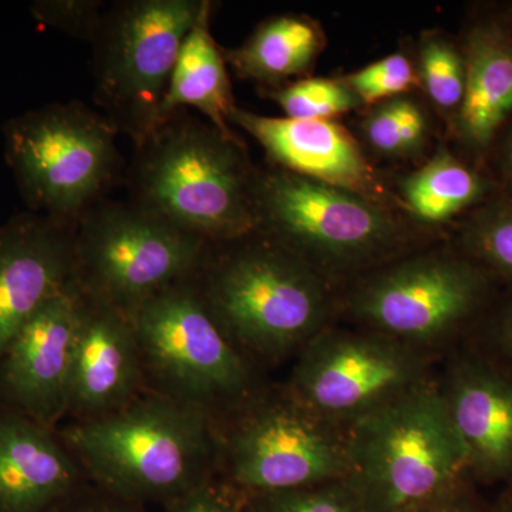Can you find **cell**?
Wrapping results in <instances>:
<instances>
[{"instance_id": "obj_1", "label": "cell", "mask_w": 512, "mask_h": 512, "mask_svg": "<svg viewBox=\"0 0 512 512\" xmlns=\"http://www.w3.org/2000/svg\"><path fill=\"white\" fill-rule=\"evenodd\" d=\"M89 483L146 505H167L220 473L211 417L144 392L119 412L57 429Z\"/></svg>"}, {"instance_id": "obj_2", "label": "cell", "mask_w": 512, "mask_h": 512, "mask_svg": "<svg viewBox=\"0 0 512 512\" xmlns=\"http://www.w3.org/2000/svg\"><path fill=\"white\" fill-rule=\"evenodd\" d=\"M251 235L211 244L192 282L229 342L259 370L298 355L328 328L332 303L328 281L311 266Z\"/></svg>"}, {"instance_id": "obj_3", "label": "cell", "mask_w": 512, "mask_h": 512, "mask_svg": "<svg viewBox=\"0 0 512 512\" xmlns=\"http://www.w3.org/2000/svg\"><path fill=\"white\" fill-rule=\"evenodd\" d=\"M241 141L175 111L136 144L131 202L174 227L224 244L258 228L255 177Z\"/></svg>"}, {"instance_id": "obj_4", "label": "cell", "mask_w": 512, "mask_h": 512, "mask_svg": "<svg viewBox=\"0 0 512 512\" xmlns=\"http://www.w3.org/2000/svg\"><path fill=\"white\" fill-rule=\"evenodd\" d=\"M348 434V481L366 512L416 510L471 481L437 373Z\"/></svg>"}, {"instance_id": "obj_5", "label": "cell", "mask_w": 512, "mask_h": 512, "mask_svg": "<svg viewBox=\"0 0 512 512\" xmlns=\"http://www.w3.org/2000/svg\"><path fill=\"white\" fill-rule=\"evenodd\" d=\"M131 320L148 392L218 421L265 386L212 318L192 278L157 293Z\"/></svg>"}, {"instance_id": "obj_6", "label": "cell", "mask_w": 512, "mask_h": 512, "mask_svg": "<svg viewBox=\"0 0 512 512\" xmlns=\"http://www.w3.org/2000/svg\"><path fill=\"white\" fill-rule=\"evenodd\" d=\"M3 133L20 192L49 220L76 227L120 177V131L79 101L28 111Z\"/></svg>"}, {"instance_id": "obj_7", "label": "cell", "mask_w": 512, "mask_h": 512, "mask_svg": "<svg viewBox=\"0 0 512 512\" xmlns=\"http://www.w3.org/2000/svg\"><path fill=\"white\" fill-rule=\"evenodd\" d=\"M215 424L220 474L242 493L348 480V429L322 419L284 386H262Z\"/></svg>"}, {"instance_id": "obj_8", "label": "cell", "mask_w": 512, "mask_h": 512, "mask_svg": "<svg viewBox=\"0 0 512 512\" xmlns=\"http://www.w3.org/2000/svg\"><path fill=\"white\" fill-rule=\"evenodd\" d=\"M210 245L131 201L103 200L74 229L73 282L133 318L157 293L197 274Z\"/></svg>"}, {"instance_id": "obj_9", "label": "cell", "mask_w": 512, "mask_h": 512, "mask_svg": "<svg viewBox=\"0 0 512 512\" xmlns=\"http://www.w3.org/2000/svg\"><path fill=\"white\" fill-rule=\"evenodd\" d=\"M258 228L328 281L379 264L400 244L383 205L355 192L278 170L255 177Z\"/></svg>"}, {"instance_id": "obj_10", "label": "cell", "mask_w": 512, "mask_h": 512, "mask_svg": "<svg viewBox=\"0 0 512 512\" xmlns=\"http://www.w3.org/2000/svg\"><path fill=\"white\" fill-rule=\"evenodd\" d=\"M208 0H127L104 12L93 45L94 100L138 144L161 106L185 37Z\"/></svg>"}, {"instance_id": "obj_11", "label": "cell", "mask_w": 512, "mask_h": 512, "mask_svg": "<svg viewBox=\"0 0 512 512\" xmlns=\"http://www.w3.org/2000/svg\"><path fill=\"white\" fill-rule=\"evenodd\" d=\"M439 357L372 330L329 325L296 355L284 387L322 419L349 429L433 379Z\"/></svg>"}, {"instance_id": "obj_12", "label": "cell", "mask_w": 512, "mask_h": 512, "mask_svg": "<svg viewBox=\"0 0 512 512\" xmlns=\"http://www.w3.org/2000/svg\"><path fill=\"white\" fill-rule=\"evenodd\" d=\"M488 289L487 272L471 259L419 256L367 278L348 309L362 329L440 356L483 309Z\"/></svg>"}, {"instance_id": "obj_13", "label": "cell", "mask_w": 512, "mask_h": 512, "mask_svg": "<svg viewBox=\"0 0 512 512\" xmlns=\"http://www.w3.org/2000/svg\"><path fill=\"white\" fill-rule=\"evenodd\" d=\"M474 484L512 481V367L478 342L451 348L437 372Z\"/></svg>"}, {"instance_id": "obj_14", "label": "cell", "mask_w": 512, "mask_h": 512, "mask_svg": "<svg viewBox=\"0 0 512 512\" xmlns=\"http://www.w3.org/2000/svg\"><path fill=\"white\" fill-rule=\"evenodd\" d=\"M77 318L79 289L72 278L30 318L0 357V406L57 430L67 417Z\"/></svg>"}, {"instance_id": "obj_15", "label": "cell", "mask_w": 512, "mask_h": 512, "mask_svg": "<svg viewBox=\"0 0 512 512\" xmlns=\"http://www.w3.org/2000/svg\"><path fill=\"white\" fill-rule=\"evenodd\" d=\"M144 392L146 376L133 320L79 289L67 417L72 421L101 419L119 412Z\"/></svg>"}, {"instance_id": "obj_16", "label": "cell", "mask_w": 512, "mask_h": 512, "mask_svg": "<svg viewBox=\"0 0 512 512\" xmlns=\"http://www.w3.org/2000/svg\"><path fill=\"white\" fill-rule=\"evenodd\" d=\"M229 124L247 131L268 157L301 177L355 192L383 205L390 194L355 138L332 120H295L235 109Z\"/></svg>"}, {"instance_id": "obj_17", "label": "cell", "mask_w": 512, "mask_h": 512, "mask_svg": "<svg viewBox=\"0 0 512 512\" xmlns=\"http://www.w3.org/2000/svg\"><path fill=\"white\" fill-rule=\"evenodd\" d=\"M74 229L39 214L0 225V357L73 278Z\"/></svg>"}, {"instance_id": "obj_18", "label": "cell", "mask_w": 512, "mask_h": 512, "mask_svg": "<svg viewBox=\"0 0 512 512\" xmlns=\"http://www.w3.org/2000/svg\"><path fill=\"white\" fill-rule=\"evenodd\" d=\"M87 483L57 430L0 406V512H50Z\"/></svg>"}, {"instance_id": "obj_19", "label": "cell", "mask_w": 512, "mask_h": 512, "mask_svg": "<svg viewBox=\"0 0 512 512\" xmlns=\"http://www.w3.org/2000/svg\"><path fill=\"white\" fill-rule=\"evenodd\" d=\"M466 89L458 130L468 144L485 147L512 111V39L501 26H478L467 42Z\"/></svg>"}, {"instance_id": "obj_20", "label": "cell", "mask_w": 512, "mask_h": 512, "mask_svg": "<svg viewBox=\"0 0 512 512\" xmlns=\"http://www.w3.org/2000/svg\"><path fill=\"white\" fill-rule=\"evenodd\" d=\"M211 9L210 2L185 37L161 106V120L164 123L175 111L192 107L204 114L211 126L224 136L241 141L229 124L237 106L227 60L211 35Z\"/></svg>"}, {"instance_id": "obj_21", "label": "cell", "mask_w": 512, "mask_h": 512, "mask_svg": "<svg viewBox=\"0 0 512 512\" xmlns=\"http://www.w3.org/2000/svg\"><path fill=\"white\" fill-rule=\"evenodd\" d=\"M322 46L318 28L298 16L268 20L244 45L224 53L238 76L261 83H278L311 66Z\"/></svg>"}, {"instance_id": "obj_22", "label": "cell", "mask_w": 512, "mask_h": 512, "mask_svg": "<svg viewBox=\"0 0 512 512\" xmlns=\"http://www.w3.org/2000/svg\"><path fill=\"white\" fill-rule=\"evenodd\" d=\"M487 184L480 175L441 150L403 184L410 210L429 222L446 221L480 200Z\"/></svg>"}, {"instance_id": "obj_23", "label": "cell", "mask_w": 512, "mask_h": 512, "mask_svg": "<svg viewBox=\"0 0 512 512\" xmlns=\"http://www.w3.org/2000/svg\"><path fill=\"white\" fill-rule=\"evenodd\" d=\"M245 512H366L348 480L248 495Z\"/></svg>"}, {"instance_id": "obj_24", "label": "cell", "mask_w": 512, "mask_h": 512, "mask_svg": "<svg viewBox=\"0 0 512 512\" xmlns=\"http://www.w3.org/2000/svg\"><path fill=\"white\" fill-rule=\"evenodd\" d=\"M288 119L330 120L359 106L356 94L342 80H301L271 93Z\"/></svg>"}, {"instance_id": "obj_25", "label": "cell", "mask_w": 512, "mask_h": 512, "mask_svg": "<svg viewBox=\"0 0 512 512\" xmlns=\"http://www.w3.org/2000/svg\"><path fill=\"white\" fill-rule=\"evenodd\" d=\"M420 76L430 99L443 109L460 107L466 89V62L456 47L430 37L420 50Z\"/></svg>"}, {"instance_id": "obj_26", "label": "cell", "mask_w": 512, "mask_h": 512, "mask_svg": "<svg viewBox=\"0 0 512 512\" xmlns=\"http://www.w3.org/2000/svg\"><path fill=\"white\" fill-rule=\"evenodd\" d=\"M471 261L512 284V204L485 212L467 234Z\"/></svg>"}, {"instance_id": "obj_27", "label": "cell", "mask_w": 512, "mask_h": 512, "mask_svg": "<svg viewBox=\"0 0 512 512\" xmlns=\"http://www.w3.org/2000/svg\"><path fill=\"white\" fill-rule=\"evenodd\" d=\"M357 99L372 104L392 100L419 84L412 62L402 55L384 57L342 80Z\"/></svg>"}, {"instance_id": "obj_28", "label": "cell", "mask_w": 512, "mask_h": 512, "mask_svg": "<svg viewBox=\"0 0 512 512\" xmlns=\"http://www.w3.org/2000/svg\"><path fill=\"white\" fill-rule=\"evenodd\" d=\"M32 12L40 22L92 43L106 10L99 0H46L33 3Z\"/></svg>"}, {"instance_id": "obj_29", "label": "cell", "mask_w": 512, "mask_h": 512, "mask_svg": "<svg viewBox=\"0 0 512 512\" xmlns=\"http://www.w3.org/2000/svg\"><path fill=\"white\" fill-rule=\"evenodd\" d=\"M248 495L220 473L164 505V512H245Z\"/></svg>"}, {"instance_id": "obj_30", "label": "cell", "mask_w": 512, "mask_h": 512, "mask_svg": "<svg viewBox=\"0 0 512 512\" xmlns=\"http://www.w3.org/2000/svg\"><path fill=\"white\" fill-rule=\"evenodd\" d=\"M412 100L396 99L384 101L376 107L365 123V133L370 146L384 154H404L403 127Z\"/></svg>"}, {"instance_id": "obj_31", "label": "cell", "mask_w": 512, "mask_h": 512, "mask_svg": "<svg viewBox=\"0 0 512 512\" xmlns=\"http://www.w3.org/2000/svg\"><path fill=\"white\" fill-rule=\"evenodd\" d=\"M50 512H146V505L124 500L87 483Z\"/></svg>"}, {"instance_id": "obj_32", "label": "cell", "mask_w": 512, "mask_h": 512, "mask_svg": "<svg viewBox=\"0 0 512 512\" xmlns=\"http://www.w3.org/2000/svg\"><path fill=\"white\" fill-rule=\"evenodd\" d=\"M409 512H493V507L478 495L476 484L468 481L436 501Z\"/></svg>"}, {"instance_id": "obj_33", "label": "cell", "mask_w": 512, "mask_h": 512, "mask_svg": "<svg viewBox=\"0 0 512 512\" xmlns=\"http://www.w3.org/2000/svg\"><path fill=\"white\" fill-rule=\"evenodd\" d=\"M478 343L512 367V302L495 316Z\"/></svg>"}, {"instance_id": "obj_34", "label": "cell", "mask_w": 512, "mask_h": 512, "mask_svg": "<svg viewBox=\"0 0 512 512\" xmlns=\"http://www.w3.org/2000/svg\"><path fill=\"white\" fill-rule=\"evenodd\" d=\"M493 512H512V481L503 485V491L498 495L497 500L491 503Z\"/></svg>"}, {"instance_id": "obj_35", "label": "cell", "mask_w": 512, "mask_h": 512, "mask_svg": "<svg viewBox=\"0 0 512 512\" xmlns=\"http://www.w3.org/2000/svg\"><path fill=\"white\" fill-rule=\"evenodd\" d=\"M507 167H508V171H510V175L512 177V138L510 140V144H508Z\"/></svg>"}]
</instances>
